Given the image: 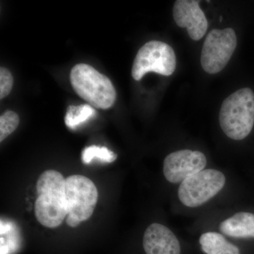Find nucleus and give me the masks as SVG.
<instances>
[{"label":"nucleus","mask_w":254,"mask_h":254,"mask_svg":"<svg viewBox=\"0 0 254 254\" xmlns=\"http://www.w3.org/2000/svg\"><path fill=\"white\" fill-rule=\"evenodd\" d=\"M14 78L7 68H0V98L7 96L12 89Z\"/></svg>","instance_id":"16"},{"label":"nucleus","mask_w":254,"mask_h":254,"mask_svg":"<svg viewBox=\"0 0 254 254\" xmlns=\"http://www.w3.org/2000/svg\"><path fill=\"white\" fill-rule=\"evenodd\" d=\"M173 17L179 27L187 28L193 41H199L206 33L208 21L198 1L177 0L173 6Z\"/></svg>","instance_id":"9"},{"label":"nucleus","mask_w":254,"mask_h":254,"mask_svg":"<svg viewBox=\"0 0 254 254\" xmlns=\"http://www.w3.org/2000/svg\"><path fill=\"white\" fill-rule=\"evenodd\" d=\"M118 158V155L106 147L91 145L86 147L82 152L81 160L83 163L89 164L93 159H98L105 163H113Z\"/></svg>","instance_id":"14"},{"label":"nucleus","mask_w":254,"mask_h":254,"mask_svg":"<svg viewBox=\"0 0 254 254\" xmlns=\"http://www.w3.org/2000/svg\"><path fill=\"white\" fill-rule=\"evenodd\" d=\"M146 254H180L181 247L178 239L168 227L153 223L147 227L143 240Z\"/></svg>","instance_id":"10"},{"label":"nucleus","mask_w":254,"mask_h":254,"mask_svg":"<svg viewBox=\"0 0 254 254\" xmlns=\"http://www.w3.org/2000/svg\"><path fill=\"white\" fill-rule=\"evenodd\" d=\"M65 195L68 226L78 227L91 218L98 202V192L89 178L78 175L68 177L65 181Z\"/></svg>","instance_id":"4"},{"label":"nucleus","mask_w":254,"mask_h":254,"mask_svg":"<svg viewBox=\"0 0 254 254\" xmlns=\"http://www.w3.org/2000/svg\"><path fill=\"white\" fill-rule=\"evenodd\" d=\"M176 67L173 48L164 42L152 41L145 43L137 53L131 75L136 81H140L148 72L169 76L175 72Z\"/></svg>","instance_id":"5"},{"label":"nucleus","mask_w":254,"mask_h":254,"mask_svg":"<svg viewBox=\"0 0 254 254\" xmlns=\"http://www.w3.org/2000/svg\"><path fill=\"white\" fill-rule=\"evenodd\" d=\"M219 123L224 133L235 141L245 139L254 125V93L244 88L222 102Z\"/></svg>","instance_id":"2"},{"label":"nucleus","mask_w":254,"mask_h":254,"mask_svg":"<svg viewBox=\"0 0 254 254\" xmlns=\"http://www.w3.org/2000/svg\"><path fill=\"white\" fill-rule=\"evenodd\" d=\"M65 181L63 175L55 170H47L38 177L35 215L43 226L55 228L67 216Z\"/></svg>","instance_id":"1"},{"label":"nucleus","mask_w":254,"mask_h":254,"mask_svg":"<svg viewBox=\"0 0 254 254\" xmlns=\"http://www.w3.org/2000/svg\"><path fill=\"white\" fill-rule=\"evenodd\" d=\"M220 230L234 238H254V214L247 212L235 214L221 222Z\"/></svg>","instance_id":"11"},{"label":"nucleus","mask_w":254,"mask_h":254,"mask_svg":"<svg viewBox=\"0 0 254 254\" xmlns=\"http://www.w3.org/2000/svg\"><path fill=\"white\" fill-rule=\"evenodd\" d=\"M225 175L213 169L203 170L182 182L178 198L182 204L196 208L218 194L225 186Z\"/></svg>","instance_id":"6"},{"label":"nucleus","mask_w":254,"mask_h":254,"mask_svg":"<svg viewBox=\"0 0 254 254\" xmlns=\"http://www.w3.org/2000/svg\"><path fill=\"white\" fill-rule=\"evenodd\" d=\"M199 243L205 254H240L237 246L218 232H205L200 237Z\"/></svg>","instance_id":"12"},{"label":"nucleus","mask_w":254,"mask_h":254,"mask_svg":"<svg viewBox=\"0 0 254 254\" xmlns=\"http://www.w3.org/2000/svg\"><path fill=\"white\" fill-rule=\"evenodd\" d=\"M95 110L90 105H81L78 106L70 105L66 110L65 124L70 128H75L81 124L86 123L89 119L95 116Z\"/></svg>","instance_id":"13"},{"label":"nucleus","mask_w":254,"mask_h":254,"mask_svg":"<svg viewBox=\"0 0 254 254\" xmlns=\"http://www.w3.org/2000/svg\"><path fill=\"white\" fill-rule=\"evenodd\" d=\"M70 81L75 92L92 107L109 109L116 101L117 93L113 83L90 65H75L70 73Z\"/></svg>","instance_id":"3"},{"label":"nucleus","mask_w":254,"mask_h":254,"mask_svg":"<svg viewBox=\"0 0 254 254\" xmlns=\"http://www.w3.org/2000/svg\"><path fill=\"white\" fill-rule=\"evenodd\" d=\"M206 164V157L202 152L177 150L167 155L164 160V176L170 183H182L189 177L204 170Z\"/></svg>","instance_id":"8"},{"label":"nucleus","mask_w":254,"mask_h":254,"mask_svg":"<svg viewBox=\"0 0 254 254\" xmlns=\"http://www.w3.org/2000/svg\"><path fill=\"white\" fill-rule=\"evenodd\" d=\"M19 117L14 111L7 110L0 117V141L13 133L19 125Z\"/></svg>","instance_id":"15"},{"label":"nucleus","mask_w":254,"mask_h":254,"mask_svg":"<svg viewBox=\"0 0 254 254\" xmlns=\"http://www.w3.org/2000/svg\"><path fill=\"white\" fill-rule=\"evenodd\" d=\"M237 44L236 33L231 28L209 32L200 55L203 69L210 74L220 72L231 59Z\"/></svg>","instance_id":"7"}]
</instances>
